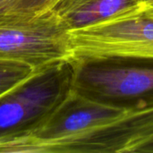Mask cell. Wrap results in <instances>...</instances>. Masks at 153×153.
Returning a JSON list of instances; mask_svg holds the SVG:
<instances>
[{
    "instance_id": "2",
    "label": "cell",
    "mask_w": 153,
    "mask_h": 153,
    "mask_svg": "<svg viewBox=\"0 0 153 153\" xmlns=\"http://www.w3.org/2000/svg\"><path fill=\"white\" fill-rule=\"evenodd\" d=\"M72 90L105 105L134 109L153 106V58L72 60Z\"/></svg>"
},
{
    "instance_id": "5",
    "label": "cell",
    "mask_w": 153,
    "mask_h": 153,
    "mask_svg": "<svg viewBox=\"0 0 153 153\" xmlns=\"http://www.w3.org/2000/svg\"><path fill=\"white\" fill-rule=\"evenodd\" d=\"M153 142V106L128 109L106 123L55 143L48 153L141 152Z\"/></svg>"
},
{
    "instance_id": "3",
    "label": "cell",
    "mask_w": 153,
    "mask_h": 153,
    "mask_svg": "<svg viewBox=\"0 0 153 153\" xmlns=\"http://www.w3.org/2000/svg\"><path fill=\"white\" fill-rule=\"evenodd\" d=\"M104 57L153 58V15L145 6L69 30L68 59Z\"/></svg>"
},
{
    "instance_id": "6",
    "label": "cell",
    "mask_w": 153,
    "mask_h": 153,
    "mask_svg": "<svg viewBox=\"0 0 153 153\" xmlns=\"http://www.w3.org/2000/svg\"><path fill=\"white\" fill-rule=\"evenodd\" d=\"M144 0H58L52 11L69 30L145 6Z\"/></svg>"
},
{
    "instance_id": "8",
    "label": "cell",
    "mask_w": 153,
    "mask_h": 153,
    "mask_svg": "<svg viewBox=\"0 0 153 153\" xmlns=\"http://www.w3.org/2000/svg\"><path fill=\"white\" fill-rule=\"evenodd\" d=\"M58 0H6L0 4V13L39 15L51 11Z\"/></svg>"
},
{
    "instance_id": "10",
    "label": "cell",
    "mask_w": 153,
    "mask_h": 153,
    "mask_svg": "<svg viewBox=\"0 0 153 153\" xmlns=\"http://www.w3.org/2000/svg\"><path fill=\"white\" fill-rule=\"evenodd\" d=\"M146 10L148 11L149 13L153 15V0L146 2Z\"/></svg>"
},
{
    "instance_id": "1",
    "label": "cell",
    "mask_w": 153,
    "mask_h": 153,
    "mask_svg": "<svg viewBox=\"0 0 153 153\" xmlns=\"http://www.w3.org/2000/svg\"><path fill=\"white\" fill-rule=\"evenodd\" d=\"M68 59L38 68L0 97V144L30 134L60 106L73 85Z\"/></svg>"
},
{
    "instance_id": "7",
    "label": "cell",
    "mask_w": 153,
    "mask_h": 153,
    "mask_svg": "<svg viewBox=\"0 0 153 153\" xmlns=\"http://www.w3.org/2000/svg\"><path fill=\"white\" fill-rule=\"evenodd\" d=\"M35 70L22 62L0 60V97L26 80Z\"/></svg>"
},
{
    "instance_id": "11",
    "label": "cell",
    "mask_w": 153,
    "mask_h": 153,
    "mask_svg": "<svg viewBox=\"0 0 153 153\" xmlns=\"http://www.w3.org/2000/svg\"><path fill=\"white\" fill-rule=\"evenodd\" d=\"M4 1H6V0H0V4L3 3V2H4Z\"/></svg>"
},
{
    "instance_id": "9",
    "label": "cell",
    "mask_w": 153,
    "mask_h": 153,
    "mask_svg": "<svg viewBox=\"0 0 153 153\" xmlns=\"http://www.w3.org/2000/svg\"><path fill=\"white\" fill-rule=\"evenodd\" d=\"M141 152H153V142L144 146Z\"/></svg>"
},
{
    "instance_id": "4",
    "label": "cell",
    "mask_w": 153,
    "mask_h": 153,
    "mask_svg": "<svg viewBox=\"0 0 153 153\" xmlns=\"http://www.w3.org/2000/svg\"><path fill=\"white\" fill-rule=\"evenodd\" d=\"M69 57V29L48 11L39 15L0 13V60L35 69Z\"/></svg>"
},
{
    "instance_id": "12",
    "label": "cell",
    "mask_w": 153,
    "mask_h": 153,
    "mask_svg": "<svg viewBox=\"0 0 153 153\" xmlns=\"http://www.w3.org/2000/svg\"><path fill=\"white\" fill-rule=\"evenodd\" d=\"M149 1H151V0H144V2L146 3V2H149Z\"/></svg>"
}]
</instances>
